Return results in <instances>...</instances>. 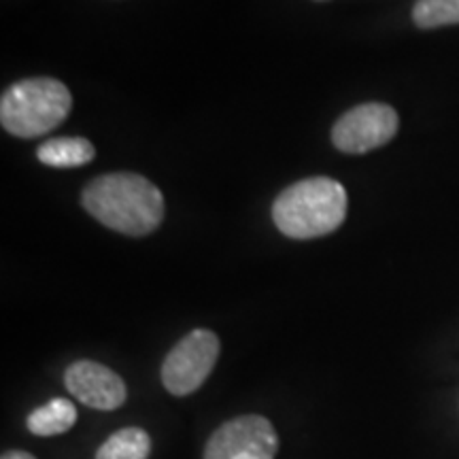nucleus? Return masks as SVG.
Masks as SVG:
<instances>
[{"label": "nucleus", "mask_w": 459, "mask_h": 459, "mask_svg": "<svg viewBox=\"0 0 459 459\" xmlns=\"http://www.w3.org/2000/svg\"><path fill=\"white\" fill-rule=\"evenodd\" d=\"M37 158L39 162L51 169H77L96 158V149L82 136H57L39 145Z\"/></svg>", "instance_id": "obj_8"}, {"label": "nucleus", "mask_w": 459, "mask_h": 459, "mask_svg": "<svg viewBox=\"0 0 459 459\" xmlns=\"http://www.w3.org/2000/svg\"><path fill=\"white\" fill-rule=\"evenodd\" d=\"M279 436L260 415L230 419L213 432L204 446V459H274Z\"/></svg>", "instance_id": "obj_5"}, {"label": "nucleus", "mask_w": 459, "mask_h": 459, "mask_svg": "<svg viewBox=\"0 0 459 459\" xmlns=\"http://www.w3.org/2000/svg\"><path fill=\"white\" fill-rule=\"evenodd\" d=\"M82 204L102 226L128 237H147L164 220L162 192L134 172H111L91 179L82 192Z\"/></svg>", "instance_id": "obj_1"}, {"label": "nucleus", "mask_w": 459, "mask_h": 459, "mask_svg": "<svg viewBox=\"0 0 459 459\" xmlns=\"http://www.w3.org/2000/svg\"><path fill=\"white\" fill-rule=\"evenodd\" d=\"M347 189L330 177H311L290 186L273 204V221L281 234L308 240L334 232L347 217Z\"/></svg>", "instance_id": "obj_2"}, {"label": "nucleus", "mask_w": 459, "mask_h": 459, "mask_svg": "<svg viewBox=\"0 0 459 459\" xmlns=\"http://www.w3.org/2000/svg\"><path fill=\"white\" fill-rule=\"evenodd\" d=\"M398 126V113L392 107L366 102L338 119L332 128V143L342 153H366L392 141Z\"/></svg>", "instance_id": "obj_6"}, {"label": "nucleus", "mask_w": 459, "mask_h": 459, "mask_svg": "<svg viewBox=\"0 0 459 459\" xmlns=\"http://www.w3.org/2000/svg\"><path fill=\"white\" fill-rule=\"evenodd\" d=\"M412 22L423 30L459 24V0H417Z\"/></svg>", "instance_id": "obj_11"}, {"label": "nucleus", "mask_w": 459, "mask_h": 459, "mask_svg": "<svg viewBox=\"0 0 459 459\" xmlns=\"http://www.w3.org/2000/svg\"><path fill=\"white\" fill-rule=\"evenodd\" d=\"M77 423V409L71 400L56 398L34 409L26 419V428L34 436L65 434Z\"/></svg>", "instance_id": "obj_9"}, {"label": "nucleus", "mask_w": 459, "mask_h": 459, "mask_svg": "<svg viewBox=\"0 0 459 459\" xmlns=\"http://www.w3.org/2000/svg\"><path fill=\"white\" fill-rule=\"evenodd\" d=\"M3 459H37L32 455V453H26V451H9L4 453Z\"/></svg>", "instance_id": "obj_12"}, {"label": "nucleus", "mask_w": 459, "mask_h": 459, "mask_svg": "<svg viewBox=\"0 0 459 459\" xmlns=\"http://www.w3.org/2000/svg\"><path fill=\"white\" fill-rule=\"evenodd\" d=\"M152 453V438L141 428H124L108 436L96 459H147Z\"/></svg>", "instance_id": "obj_10"}, {"label": "nucleus", "mask_w": 459, "mask_h": 459, "mask_svg": "<svg viewBox=\"0 0 459 459\" xmlns=\"http://www.w3.org/2000/svg\"><path fill=\"white\" fill-rule=\"evenodd\" d=\"M71 107V91L57 79H22L0 99V124L20 139H37L65 122Z\"/></svg>", "instance_id": "obj_3"}, {"label": "nucleus", "mask_w": 459, "mask_h": 459, "mask_svg": "<svg viewBox=\"0 0 459 459\" xmlns=\"http://www.w3.org/2000/svg\"><path fill=\"white\" fill-rule=\"evenodd\" d=\"M220 338L211 330H194L170 349L162 364V383L172 395L194 394L213 372Z\"/></svg>", "instance_id": "obj_4"}, {"label": "nucleus", "mask_w": 459, "mask_h": 459, "mask_svg": "<svg viewBox=\"0 0 459 459\" xmlns=\"http://www.w3.org/2000/svg\"><path fill=\"white\" fill-rule=\"evenodd\" d=\"M65 385L74 398L96 411H115L128 398L124 378L91 359H79L68 366Z\"/></svg>", "instance_id": "obj_7"}]
</instances>
